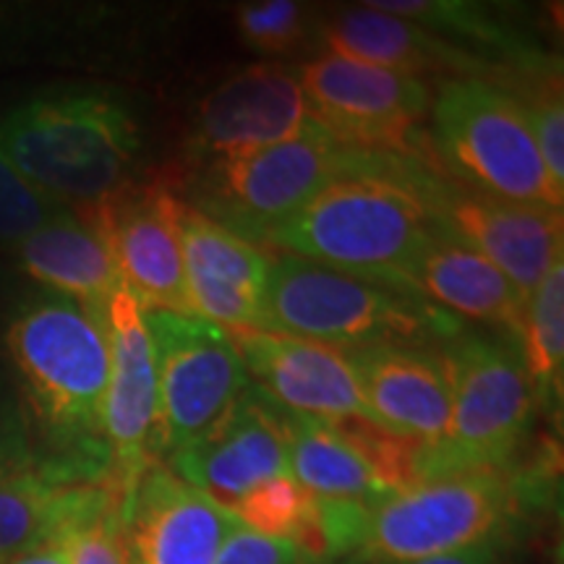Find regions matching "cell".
Returning <instances> with one entry per match:
<instances>
[{"instance_id": "cell-1", "label": "cell", "mask_w": 564, "mask_h": 564, "mask_svg": "<svg viewBox=\"0 0 564 564\" xmlns=\"http://www.w3.org/2000/svg\"><path fill=\"white\" fill-rule=\"evenodd\" d=\"M442 209V192L426 186L421 171L348 175L274 225L262 241L403 291L405 270L444 225Z\"/></svg>"}, {"instance_id": "cell-2", "label": "cell", "mask_w": 564, "mask_h": 564, "mask_svg": "<svg viewBox=\"0 0 564 564\" xmlns=\"http://www.w3.org/2000/svg\"><path fill=\"white\" fill-rule=\"evenodd\" d=\"M32 411L76 468L110 465L105 447V392L110 345L105 314L79 303L42 299L21 308L6 333Z\"/></svg>"}, {"instance_id": "cell-3", "label": "cell", "mask_w": 564, "mask_h": 564, "mask_svg": "<svg viewBox=\"0 0 564 564\" xmlns=\"http://www.w3.org/2000/svg\"><path fill=\"white\" fill-rule=\"evenodd\" d=\"M0 147L40 194L87 215L129 186L139 129L116 97L55 95L9 112Z\"/></svg>"}, {"instance_id": "cell-4", "label": "cell", "mask_w": 564, "mask_h": 564, "mask_svg": "<svg viewBox=\"0 0 564 564\" xmlns=\"http://www.w3.org/2000/svg\"><path fill=\"white\" fill-rule=\"evenodd\" d=\"M262 329L345 350L453 340L455 322L384 282L280 253L270 264Z\"/></svg>"}, {"instance_id": "cell-5", "label": "cell", "mask_w": 564, "mask_h": 564, "mask_svg": "<svg viewBox=\"0 0 564 564\" xmlns=\"http://www.w3.org/2000/svg\"><path fill=\"white\" fill-rule=\"evenodd\" d=\"M514 502L505 468L423 478L366 505L350 554L364 564H411L484 546L512 518Z\"/></svg>"}, {"instance_id": "cell-6", "label": "cell", "mask_w": 564, "mask_h": 564, "mask_svg": "<svg viewBox=\"0 0 564 564\" xmlns=\"http://www.w3.org/2000/svg\"><path fill=\"white\" fill-rule=\"evenodd\" d=\"M398 160L392 152L350 150L314 123L295 139L212 162L202 212L246 241H262L329 183L392 173Z\"/></svg>"}, {"instance_id": "cell-7", "label": "cell", "mask_w": 564, "mask_h": 564, "mask_svg": "<svg viewBox=\"0 0 564 564\" xmlns=\"http://www.w3.org/2000/svg\"><path fill=\"white\" fill-rule=\"evenodd\" d=\"M453 392L449 429L415 453V484L457 470L505 468L533 415V384L523 356L486 337H453L442 352Z\"/></svg>"}, {"instance_id": "cell-8", "label": "cell", "mask_w": 564, "mask_h": 564, "mask_svg": "<svg viewBox=\"0 0 564 564\" xmlns=\"http://www.w3.org/2000/svg\"><path fill=\"white\" fill-rule=\"evenodd\" d=\"M432 112L442 158L484 196L562 209L564 192L546 173L528 112L512 91L484 76L449 79Z\"/></svg>"}, {"instance_id": "cell-9", "label": "cell", "mask_w": 564, "mask_h": 564, "mask_svg": "<svg viewBox=\"0 0 564 564\" xmlns=\"http://www.w3.org/2000/svg\"><path fill=\"white\" fill-rule=\"evenodd\" d=\"M158 369V460L220 429L251 390L228 329L196 314L144 312Z\"/></svg>"}, {"instance_id": "cell-10", "label": "cell", "mask_w": 564, "mask_h": 564, "mask_svg": "<svg viewBox=\"0 0 564 564\" xmlns=\"http://www.w3.org/2000/svg\"><path fill=\"white\" fill-rule=\"evenodd\" d=\"M314 123L350 150L408 154L429 118L423 79L324 53L301 70Z\"/></svg>"}, {"instance_id": "cell-11", "label": "cell", "mask_w": 564, "mask_h": 564, "mask_svg": "<svg viewBox=\"0 0 564 564\" xmlns=\"http://www.w3.org/2000/svg\"><path fill=\"white\" fill-rule=\"evenodd\" d=\"M183 202L160 183L126 186L97 209L79 215L108 243L121 285L144 312L192 314L181 243Z\"/></svg>"}, {"instance_id": "cell-12", "label": "cell", "mask_w": 564, "mask_h": 564, "mask_svg": "<svg viewBox=\"0 0 564 564\" xmlns=\"http://www.w3.org/2000/svg\"><path fill=\"white\" fill-rule=\"evenodd\" d=\"M110 377L105 392V447L118 505L158 460V369L144 308L121 285L105 308Z\"/></svg>"}, {"instance_id": "cell-13", "label": "cell", "mask_w": 564, "mask_h": 564, "mask_svg": "<svg viewBox=\"0 0 564 564\" xmlns=\"http://www.w3.org/2000/svg\"><path fill=\"white\" fill-rule=\"evenodd\" d=\"M230 337L251 384L280 411L333 426L369 419L345 348L270 329H238Z\"/></svg>"}, {"instance_id": "cell-14", "label": "cell", "mask_w": 564, "mask_h": 564, "mask_svg": "<svg viewBox=\"0 0 564 564\" xmlns=\"http://www.w3.org/2000/svg\"><path fill=\"white\" fill-rule=\"evenodd\" d=\"M301 76L282 66H251L212 89L196 112V154L220 162L295 139L312 129Z\"/></svg>"}, {"instance_id": "cell-15", "label": "cell", "mask_w": 564, "mask_h": 564, "mask_svg": "<svg viewBox=\"0 0 564 564\" xmlns=\"http://www.w3.org/2000/svg\"><path fill=\"white\" fill-rule=\"evenodd\" d=\"M121 523L133 564H215L241 520L152 465L121 502Z\"/></svg>"}, {"instance_id": "cell-16", "label": "cell", "mask_w": 564, "mask_h": 564, "mask_svg": "<svg viewBox=\"0 0 564 564\" xmlns=\"http://www.w3.org/2000/svg\"><path fill=\"white\" fill-rule=\"evenodd\" d=\"M167 470L232 510L246 494L274 476L291 474L288 415L257 387L207 440L167 460Z\"/></svg>"}, {"instance_id": "cell-17", "label": "cell", "mask_w": 564, "mask_h": 564, "mask_svg": "<svg viewBox=\"0 0 564 564\" xmlns=\"http://www.w3.org/2000/svg\"><path fill=\"white\" fill-rule=\"evenodd\" d=\"M181 243L192 314L228 333L262 329L272 259L192 204L181 209Z\"/></svg>"}, {"instance_id": "cell-18", "label": "cell", "mask_w": 564, "mask_h": 564, "mask_svg": "<svg viewBox=\"0 0 564 564\" xmlns=\"http://www.w3.org/2000/svg\"><path fill=\"white\" fill-rule=\"evenodd\" d=\"M348 358L369 421L419 447L436 444L447 434L453 392L442 356L419 345H373L350 348Z\"/></svg>"}, {"instance_id": "cell-19", "label": "cell", "mask_w": 564, "mask_h": 564, "mask_svg": "<svg viewBox=\"0 0 564 564\" xmlns=\"http://www.w3.org/2000/svg\"><path fill=\"white\" fill-rule=\"evenodd\" d=\"M442 217L457 238L474 246L510 280L523 303L546 272L562 262V209L528 207L478 194L444 202Z\"/></svg>"}, {"instance_id": "cell-20", "label": "cell", "mask_w": 564, "mask_h": 564, "mask_svg": "<svg viewBox=\"0 0 564 564\" xmlns=\"http://www.w3.org/2000/svg\"><path fill=\"white\" fill-rule=\"evenodd\" d=\"M400 288L421 301L520 337L525 303L510 280L444 223L408 267Z\"/></svg>"}, {"instance_id": "cell-21", "label": "cell", "mask_w": 564, "mask_h": 564, "mask_svg": "<svg viewBox=\"0 0 564 564\" xmlns=\"http://www.w3.org/2000/svg\"><path fill=\"white\" fill-rule=\"evenodd\" d=\"M116 499L112 486L68 468H32L0 481V564L74 531Z\"/></svg>"}, {"instance_id": "cell-22", "label": "cell", "mask_w": 564, "mask_h": 564, "mask_svg": "<svg viewBox=\"0 0 564 564\" xmlns=\"http://www.w3.org/2000/svg\"><path fill=\"white\" fill-rule=\"evenodd\" d=\"M19 262L61 299L97 314H105L112 293L121 288L105 238L70 209H58L19 243Z\"/></svg>"}, {"instance_id": "cell-23", "label": "cell", "mask_w": 564, "mask_h": 564, "mask_svg": "<svg viewBox=\"0 0 564 564\" xmlns=\"http://www.w3.org/2000/svg\"><path fill=\"white\" fill-rule=\"evenodd\" d=\"M324 45L340 58L421 79L434 70H474L476 61L432 30L373 6L345 11L322 30Z\"/></svg>"}, {"instance_id": "cell-24", "label": "cell", "mask_w": 564, "mask_h": 564, "mask_svg": "<svg viewBox=\"0 0 564 564\" xmlns=\"http://www.w3.org/2000/svg\"><path fill=\"white\" fill-rule=\"evenodd\" d=\"M288 415L291 476L322 502L373 505L392 494L373 474L369 460L329 423Z\"/></svg>"}, {"instance_id": "cell-25", "label": "cell", "mask_w": 564, "mask_h": 564, "mask_svg": "<svg viewBox=\"0 0 564 564\" xmlns=\"http://www.w3.org/2000/svg\"><path fill=\"white\" fill-rule=\"evenodd\" d=\"M230 512L253 533L291 541L308 560L327 556L322 502L303 489L291 474L274 476L257 486Z\"/></svg>"}, {"instance_id": "cell-26", "label": "cell", "mask_w": 564, "mask_h": 564, "mask_svg": "<svg viewBox=\"0 0 564 564\" xmlns=\"http://www.w3.org/2000/svg\"><path fill=\"white\" fill-rule=\"evenodd\" d=\"M523 364L533 394L544 403L562 400L564 373V262H556L539 288L528 295L523 308Z\"/></svg>"}, {"instance_id": "cell-27", "label": "cell", "mask_w": 564, "mask_h": 564, "mask_svg": "<svg viewBox=\"0 0 564 564\" xmlns=\"http://www.w3.org/2000/svg\"><path fill=\"white\" fill-rule=\"evenodd\" d=\"M58 209L66 207L40 194L0 147V243L19 246Z\"/></svg>"}, {"instance_id": "cell-28", "label": "cell", "mask_w": 564, "mask_h": 564, "mask_svg": "<svg viewBox=\"0 0 564 564\" xmlns=\"http://www.w3.org/2000/svg\"><path fill=\"white\" fill-rule=\"evenodd\" d=\"M306 6L295 0H264L236 13L238 32L251 47L264 53H288L306 37Z\"/></svg>"}, {"instance_id": "cell-29", "label": "cell", "mask_w": 564, "mask_h": 564, "mask_svg": "<svg viewBox=\"0 0 564 564\" xmlns=\"http://www.w3.org/2000/svg\"><path fill=\"white\" fill-rule=\"evenodd\" d=\"M518 100L528 112L546 173L552 175L554 186L564 192V108L560 74H546L544 82L528 87V95Z\"/></svg>"}, {"instance_id": "cell-30", "label": "cell", "mask_w": 564, "mask_h": 564, "mask_svg": "<svg viewBox=\"0 0 564 564\" xmlns=\"http://www.w3.org/2000/svg\"><path fill=\"white\" fill-rule=\"evenodd\" d=\"M373 9L394 13V17L415 21L426 30H453L470 37L489 42V45H502L505 32L489 19V13L474 9L468 3H447V0H382V3H369Z\"/></svg>"}, {"instance_id": "cell-31", "label": "cell", "mask_w": 564, "mask_h": 564, "mask_svg": "<svg viewBox=\"0 0 564 564\" xmlns=\"http://www.w3.org/2000/svg\"><path fill=\"white\" fill-rule=\"evenodd\" d=\"M70 564H133L118 499L70 531Z\"/></svg>"}, {"instance_id": "cell-32", "label": "cell", "mask_w": 564, "mask_h": 564, "mask_svg": "<svg viewBox=\"0 0 564 564\" xmlns=\"http://www.w3.org/2000/svg\"><path fill=\"white\" fill-rule=\"evenodd\" d=\"M215 564H312V560L291 541L270 539L238 525L225 541Z\"/></svg>"}, {"instance_id": "cell-33", "label": "cell", "mask_w": 564, "mask_h": 564, "mask_svg": "<svg viewBox=\"0 0 564 564\" xmlns=\"http://www.w3.org/2000/svg\"><path fill=\"white\" fill-rule=\"evenodd\" d=\"M32 468H37V457L30 442V429H26L24 415L0 390V481Z\"/></svg>"}, {"instance_id": "cell-34", "label": "cell", "mask_w": 564, "mask_h": 564, "mask_svg": "<svg viewBox=\"0 0 564 564\" xmlns=\"http://www.w3.org/2000/svg\"><path fill=\"white\" fill-rule=\"evenodd\" d=\"M9 564H70V531L13 556Z\"/></svg>"}, {"instance_id": "cell-35", "label": "cell", "mask_w": 564, "mask_h": 564, "mask_svg": "<svg viewBox=\"0 0 564 564\" xmlns=\"http://www.w3.org/2000/svg\"><path fill=\"white\" fill-rule=\"evenodd\" d=\"M411 564H494V562L484 546H476V549H465V552L432 556V560H421Z\"/></svg>"}]
</instances>
